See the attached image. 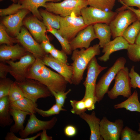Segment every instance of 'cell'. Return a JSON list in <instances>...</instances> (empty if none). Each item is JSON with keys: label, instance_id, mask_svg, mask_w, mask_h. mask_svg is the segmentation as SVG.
I'll use <instances>...</instances> for the list:
<instances>
[{"label": "cell", "instance_id": "cell-48", "mask_svg": "<svg viewBox=\"0 0 140 140\" xmlns=\"http://www.w3.org/2000/svg\"><path fill=\"white\" fill-rule=\"evenodd\" d=\"M127 9H129L133 11L135 14L137 20L140 21V10L138 9H135L133 7L126 6L123 8L121 7L118 8L117 9L116 11L119 12Z\"/></svg>", "mask_w": 140, "mask_h": 140}, {"label": "cell", "instance_id": "cell-53", "mask_svg": "<svg viewBox=\"0 0 140 140\" xmlns=\"http://www.w3.org/2000/svg\"><path fill=\"white\" fill-rule=\"evenodd\" d=\"M3 0H0V1H3Z\"/></svg>", "mask_w": 140, "mask_h": 140}, {"label": "cell", "instance_id": "cell-38", "mask_svg": "<svg viewBox=\"0 0 140 140\" xmlns=\"http://www.w3.org/2000/svg\"><path fill=\"white\" fill-rule=\"evenodd\" d=\"M14 82L6 78L0 79V99L8 95L11 87Z\"/></svg>", "mask_w": 140, "mask_h": 140}, {"label": "cell", "instance_id": "cell-8", "mask_svg": "<svg viewBox=\"0 0 140 140\" xmlns=\"http://www.w3.org/2000/svg\"><path fill=\"white\" fill-rule=\"evenodd\" d=\"M117 13L116 11L104 10L90 6L83 8L81 12V15L87 26L98 23L109 25Z\"/></svg>", "mask_w": 140, "mask_h": 140}, {"label": "cell", "instance_id": "cell-20", "mask_svg": "<svg viewBox=\"0 0 140 140\" xmlns=\"http://www.w3.org/2000/svg\"><path fill=\"white\" fill-rule=\"evenodd\" d=\"M129 44L122 36L117 37L110 41L103 48L102 52L104 54L99 57L98 59L103 62L108 60L110 54L114 52L119 50H127Z\"/></svg>", "mask_w": 140, "mask_h": 140}, {"label": "cell", "instance_id": "cell-4", "mask_svg": "<svg viewBox=\"0 0 140 140\" xmlns=\"http://www.w3.org/2000/svg\"><path fill=\"white\" fill-rule=\"evenodd\" d=\"M58 16L60 27L57 31L69 43L80 31L87 26L81 15L73 14L65 17Z\"/></svg>", "mask_w": 140, "mask_h": 140}, {"label": "cell", "instance_id": "cell-42", "mask_svg": "<svg viewBox=\"0 0 140 140\" xmlns=\"http://www.w3.org/2000/svg\"><path fill=\"white\" fill-rule=\"evenodd\" d=\"M40 134L41 132H39L34 136L24 138L17 137L15 133L10 131L7 133L4 139L5 140H34L40 136Z\"/></svg>", "mask_w": 140, "mask_h": 140}, {"label": "cell", "instance_id": "cell-18", "mask_svg": "<svg viewBox=\"0 0 140 140\" xmlns=\"http://www.w3.org/2000/svg\"><path fill=\"white\" fill-rule=\"evenodd\" d=\"M42 60L45 65L56 71L63 76L68 83L72 84L73 69L71 65H69L55 59L50 54L46 55Z\"/></svg>", "mask_w": 140, "mask_h": 140}, {"label": "cell", "instance_id": "cell-46", "mask_svg": "<svg viewBox=\"0 0 140 140\" xmlns=\"http://www.w3.org/2000/svg\"><path fill=\"white\" fill-rule=\"evenodd\" d=\"M83 98L84 100L85 106L87 110L91 111L95 109V104L96 102L94 98L91 97Z\"/></svg>", "mask_w": 140, "mask_h": 140}, {"label": "cell", "instance_id": "cell-17", "mask_svg": "<svg viewBox=\"0 0 140 140\" xmlns=\"http://www.w3.org/2000/svg\"><path fill=\"white\" fill-rule=\"evenodd\" d=\"M23 25L38 43L48 38L46 34L47 29L43 22L33 16L26 17L23 21Z\"/></svg>", "mask_w": 140, "mask_h": 140}, {"label": "cell", "instance_id": "cell-35", "mask_svg": "<svg viewBox=\"0 0 140 140\" xmlns=\"http://www.w3.org/2000/svg\"><path fill=\"white\" fill-rule=\"evenodd\" d=\"M127 50L128 56L130 60L134 62L140 61V45L129 44Z\"/></svg>", "mask_w": 140, "mask_h": 140}, {"label": "cell", "instance_id": "cell-49", "mask_svg": "<svg viewBox=\"0 0 140 140\" xmlns=\"http://www.w3.org/2000/svg\"><path fill=\"white\" fill-rule=\"evenodd\" d=\"M46 130L44 129L41 132L40 136V140H52L53 137L51 136H48L47 134Z\"/></svg>", "mask_w": 140, "mask_h": 140}, {"label": "cell", "instance_id": "cell-6", "mask_svg": "<svg viewBox=\"0 0 140 140\" xmlns=\"http://www.w3.org/2000/svg\"><path fill=\"white\" fill-rule=\"evenodd\" d=\"M15 82L22 91L24 97L35 102L39 98L53 95L46 86L36 80L26 78L22 81Z\"/></svg>", "mask_w": 140, "mask_h": 140}, {"label": "cell", "instance_id": "cell-50", "mask_svg": "<svg viewBox=\"0 0 140 140\" xmlns=\"http://www.w3.org/2000/svg\"><path fill=\"white\" fill-rule=\"evenodd\" d=\"M134 43L140 45V31L136 38Z\"/></svg>", "mask_w": 140, "mask_h": 140}, {"label": "cell", "instance_id": "cell-15", "mask_svg": "<svg viewBox=\"0 0 140 140\" xmlns=\"http://www.w3.org/2000/svg\"><path fill=\"white\" fill-rule=\"evenodd\" d=\"M30 11L23 9L16 13L6 16L2 20V24L12 37H16L20 32L23 25V21Z\"/></svg>", "mask_w": 140, "mask_h": 140}, {"label": "cell", "instance_id": "cell-26", "mask_svg": "<svg viewBox=\"0 0 140 140\" xmlns=\"http://www.w3.org/2000/svg\"><path fill=\"white\" fill-rule=\"evenodd\" d=\"M115 109L125 108L131 111H137L140 113V102L138 98V93L135 90L133 93L124 101L115 104Z\"/></svg>", "mask_w": 140, "mask_h": 140}, {"label": "cell", "instance_id": "cell-21", "mask_svg": "<svg viewBox=\"0 0 140 140\" xmlns=\"http://www.w3.org/2000/svg\"><path fill=\"white\" fill-rule=\"evenodd\" d=\"M85 121L89 127L90 134V140H103L100 133V119L97 117L95 113L93 111L90 114L84 112L79 115Z\"/></svg>", "mask_w": 140, "mask_h": 140}, {"label": "cell", "instance_id": "cell-32", "mask_svg": "<svg viewBox=\"0 0 140 140\" xmlns=\"http://www.w3.org/2000/svg\"><path fill=\"white\" fill-rule=\"evenodd\" d=\"M19 43L16 37L10 36L8 34L6 28L2 23L0 25V44L8 45H13Z\"/></svg>", "mask_w": 140, "mask_h": 140}, {"label": "cell", "instance_id": "cell-30", "mask_svg": "<svg viewBox=\"0 0 140 140\" xmlns=\"http://www.w3.org/2000/svg\"><path fill=\"white\" fill-rule=\"evenodd\" d=\"M47 29V31L54 35L59 41L62 50L67 55L72 54V51L69 43L59 33L57 30L51 27H48Z\"/></svg>", "mask_w": 140, "mask_h": 140}, {"label": "cell", "instance_id": "cell-3", "mask_svg": "<svg viewBox=\"0 0 140 140\" xmlns=\"http://www.w3.org/2000/svg\"><path fill=\"white\" fill-rule=\"evenodd\" d=\"M88 5L87 0H63L59 2H47L44 8L48 11L65 17L73 14L81 15L82 9Z\"/></svg>", "mask_w": 140, "mask_h": 140}, {"label": "cell", "instance_id": "cell-52", "mask_svg": "<svg viewBox=\"0 0 140 140\" xmlns=\"http://www.w3.org/2000/svg\"><path fill=\"white\" fill-rule=\"evenodd\" d=\"M138 125H139V129H138V131L139 132V134H140V123H138Z\"/></svg>", "mask_w": 140, "mask_h": 140}, {"label": "cell", "instance_id": "cell-23", "mask_svg": "<svg viewBox=\"0 0 140 140\" xmlns=\"http://www.w3.org/2000/svg\"><path fill=\"white\" fill-rule=\"evenodd\" d=\"M95 33L99 40V44L100 48H103L110 41L111 30L108 24L98 23L94 25Z\"/></svg>", "mask_w": 140, "mask_h": 140}, {"label": "cell", "instance_id": "cell-12", "mask_svg": "<svg viewBox=\"0 0 140 140\" xmlns=\"http://www.w3.org/2000/svg\"><path fill=\"white\" fill-rule=\"evenodd\" d=\"M19 43L28 52L36 58L42 60L47 54L42 48L40 44L37 42L25 27H22L16 37Z\"/></svg>", "mask_w": 140, "mask_h": 140}, {"label": "cell", "instance_id": "cell-31", "mask_svg": "<svg viewBox=\"0 0 140 140\" xmlns=\"http://www.w3.org/2000/svg\"><path fill=\"white\" fill-rule=\"evenodd\" d=\"M116 0H87L89 6L107 11H112Z\"/></svg>", "mask_w": 140, "mask_h": 140}, {"label": "cell", "instance_id": "cell-7", "mask_svg": "<svg viewBox=\"0 0 140 140\" xmlns=\"http://www.w3.org/2000/svg\"><path fill=\"white\" fill-rule=\"evenodd\" d=\"M129 69L124 67L120 69L115 76V83L112 88L107 93L109 97L114 99L119 96L128 98L132 94L130 79Z\"/></svg>", "mask_w": 140, "mask_h": 140}, {"label": "cell", "instance_id": "cell-24", "mask_svg": "<svg viewBox=\"0 0 140 140\" xmlns=\"http://www.w3.org/2000/svg\"><path fill=\"white\" fill-rule=\"evenodd\" d=\"M10 109L8 95L0 99V126L2 128L10 125L13 122Z\"/></svg>", "mask_w": 140, "mask_h": 140}, {"label": "cell", "instance_id": "cell-45", "mask_svg": "<svg viewBox=\"0 0 140 140\" xmlns=\"http://www.w3.org/2000/svg\"><path fill=\"white\" fill-rule=\"evenodd\" d=\"M4 62L1 61L0 63V79L6 78L8 73H9L11 70L10 66L5 64Z\"/></svg>", "mask_w": 140, "mask_h": 140}, {"label": "cell", "instance_id": "cell-27", "mask_svg": "<svg viewBox=\"0 0 140 140\" xmlns=\"http://www.w3.org/2000/svg\"><path fill=\"white\" fill-rule=\"evenodd\" d=\"M10 108L30 113L36 114L35 108L38 105L36 102L25 97L16 101L10 102Z\"/></svg>", "mask_w": 140, "mask_h": 140}, {"label": "cell", "instance_id": "cell-33", "mask_svg": "<svg viewBox=\"0 0 140 140\" xmlns=\"http://www.w3.org/2000/svg\"><path fill=\"white\" fill-rule=\"evenodd\" d=\"M36 113L44 117H48L59 114L61 111H66V110L56 104H53L48 110H44L38 108L37 107L35 108Z\"/></svg>", "mask_w": 140, "mask_h": 140}, {"label": "cell", "instance_id": "cell-51", "mask_svg": "<svg viewBox=\"0 0 140 140\" xmlns=\"http://www.w3.org/2000/svg\"><path fill=\"white\" fill-rule=\"evenodd\" d=\"M20 0H11V1L13 2L14 3H17Z\"/></svg>", "mask_w": 140, "mask_h": 140}, {"label": "cell", "instance_id": "cell-2", "mask_svg": "<svg viewBox=\"0 0 140 140\" xmlns=\"http://www.w3.org/2000/svg\"><path fill=\"white\" fill-rule=\"evenodd\" d=\"M100 48L99 44H97L86 49L82 48L73 51L71 57L73 62L71 64L73 69L72 84L76 85L80 83L90 61L94 57L100 54Z\"/></svg>", "mask_w": 140, "mask_h": 140}, {"label": "cell", "instance_id": "cell-43", "mask_svg": "<svg viewBox=\"0 0 140 140\" xmlns=\"http://www.w3.org/2000/svg\"><path fill=\"white\" fill-rule=\"evenodd\" d=\"M64 132L65 135L68 137H73L75 136L77 132L76 127L72 124L67 125L64 129Z\"/></svg>", "mask_w": 140, "mask_h": 140}, {"label": "cell", "instance_id": "cell-19", "mask_svg": "<svg viewBox=\"0 0 140 140\" xmlns=\"http://www.w3.org/2000/svg\"><path fill=\"white\" fill-rule=\"evenodd\" d=\"M28 52L18 43L11 46L4 44L0 47V60L3 62L9 60L14 61L20 59Z\"/></svg>", "mask_w": 140, "mask_h": 140}, {"label": "cell", "instance_id": "cell-16", "mask_svg": "<svg viewBox=\"0 0 140 140\" xmlns=\"http://www.w3.org/2000/svg\"><path fill=\"white\" fill-rule=\"evenodd\" d=\"M97 38L93 25L87 26L80 31L69 42L72 51L78 48H87L91 42Z\"/></svg>", "mask_w": 140, "mask_h": 140}, {"label": "cell", "instance_id": "cell-34", "mask_svg": "<svg viewBox=\"0 0 140 140\" xmlns=\"http://www.w3.org/2000/svg\"><path fill=\"white\" fill-rule=\"evenodd\" d=\"M8 96L10 102L16 101L25 97L22 91L15 81L11 87Z\"/></svg>", "mask_w": 140, "mask_h": 140}, {"label": "cell", "instance_id": "cell-47", "mask_svg": "<svg viewBox=\"0 0 140 140\" xmlns=\"http://www.w3.org/2000/svg\"><path fill=\"white\" fill-rule=\"evenodd\" d=\"M41 46L44 51L47 54L55 47L50 43L49 38L43 40L40 43Z\"/></svg>", "mask_w": 140, "mask_h": 140}, {"label": "cell", "instance_id": "cell-29", "mask_svg": "<svg viewBox=\"0 0 140 140\" xmlns=\"http://www.w3.org/2000/svg\"><path fill=\"white\" fill-rule=\"evenodd\" d=\"M140 31V21L137 20L125 30L122 36L129 44H133Z\"/></svg>", "mask_w": 140, "mask_h": 140}, {"label": "cell", "instance_id": "cell-14", "mask_svg": "<svg viewBox=\"0 0 140 140\" xmlns=\"http://www.w3.org/2000/svg\"><path fill=\"white\" fill-rule=\"evenodd\" d=\"M123 125L121 119L117 120L113 122L104 117L100 122L101 135L104 140H119Z\"/></svg>", "mask_w": 140, "mask_h": 140}, {"label": "cell", "instance_id": "cell-41", "mask_svg": "<svg viewBox=\"0 0 140 140\" xmlns=\"http://www.w3.org/2000/svg\"><path fill=\"white\" fill-rule=\"evenodd\" d=\"M50 54L55 59L67 64L68 62L67 54L64 52L59 50L55 48L50 52Z\"/></svg>", "mask_w": 140, "mask_h": 140}, {"label": "cell", "instance_id": "cell-28", "mask_svg": "<svg viewBox=\"0 0 140 140\" xmlns=\"http://www.w3.org/2000/svg\"><path fill=\"white\" fill-rule=\"evenodd\" d=\"M39 11L42 17L43 22L47 28L51 27L57 30L59 29L60 23L58 15L42 9H40Z\"/></svg>", "mask_w": 140, "mask_h": 140}, {"label": "cell", "instance_id": "cell-10", "mask_svg": "<svg viewBox=\"0 0 140 140\" xmlns=\"http://www.w3.org/2000/svg\"><path fill=\"white\" fill-rule=\"evenodd\" d=\"M36 59L34 56L28 52L17 62L9 60L5 62L10 66L9 73L14 78L15 81L20 82L26 79L29 70Z\"/></svg>", "mask_w": 140, "mask_h": 140}, {"label": "cell", "instance_id": "cell-44", "mask_svg": "<svg viewBox=\"0 0 140 140\" xmlns=\"http://www.w3.org/2000/svg\"><path fill=\"white\" fill-rule=\"evenodd\" d=\"M123 5L122 8L126 6L137 7L140 10V0H118Z\"/></svg>", "mask_w": 140, "mask_h": 140}, {"label": "cell", "instance_id": "cell-5", "mask_svg": "<svg viewBox=\"0 0 140 140\" xmlns=\"http://www.w3.org/2000/svg\"><path fill=\"white\" fill-rule=\"evenodd\" d=\"M126 62L124 57L119 58L101 77L96 85L95 97L96 102H99L102 100L105 94L108 92L111 82L115 79L119 71L125 67Z\"/></svg>", "mask_w": 140, "mask_h": 140}, {"label": "cell", "instance_id": "cell-37", "mask_svg": "<svg viewBox=\"0 0 140 140\" xmlns=\"http://www.w3.org/2000/svg\"><path fill=\"white\" fill-rule=\"evenodd\" d=\"M70 102L72 107L71 111L73 114L79 115L87 110L83 98L80 100H71Z\"/></svg>", "mask_w": 140, "mask_h": 140}, {"label": "cell", "instance_id": "cell-1", "mask_svg": "<svg viewBox=\"0 0 140 140\" xmlns=\"http://www.w3.org/2000/svg\"><path fill=\"white\" fill-rule=\"evenodd\" d=\"M26 78L39 82L46 86L51 92L65 91L68 83L61 75L47 67L42 60L39 58L36 59Z\"/></svg>", "mask_w": 140, "mask_h": 140}, {"label": "cell", "instance_id": "cell-13", "mask_svg": "<svg viewBox=\"0 0 140 140\" xmlns=\"http://www.w3.org/2000/svg\"><path fill=\"white\" fill-rule=\"evenodd\" d=\"M57 121L56 117H54L48 121H42L38 119L35 114H31L25 127L19 132V134L21 137L24 138L44 129H51L55 126Z\"/></svg>", "mask_w": 140, "mask_h": 140}, {"label": "cell", "instance_id": "cell-11", "mask_svg": "<svg viewBox=\"0 0 140 140\" xmlns=\"http://www.w3.org/2000/svg\"><path fill=\"white\" fill-rule=\"evenodd\" d=\"M107 68V67H103L100 65L95 56L92 59L87 67V76L83 83L85 88L83 98L92 97L94 98L96 101L95 90L96 80L100 74Z\"/></svg>", "mask_w": 140, "mask_h": 140}, {"label": "cell", "instance_id": "cell-25", "mask_svg": "<svg viewBox=\"0 0 140 140\" xmlns=\"http://www.w3.org/2000/svg\"><path fill=\"white\" fill-rule=\"evenodd\" d=\"M10 112L15 122L14 124L10 127V131L15 133L19 132L24 128V124L26 116L31 114L28 112L10 108Z\"/></svg>", "mask_w": 140, "mask_h": 140}, {"label": "cell", "instance_id": "cell-9", "mask_svg": "<svg viewBox=\"0 0 140 140\" xmlns=\"http://www.w3.org/2000/svg\"><path fill=\"white\" fill-rule=\"evenodd\" d=\"M137 20L135 13L130 9H125L117 12L109 25L113 38L114 39L122 36L125 30Z\"/></svg>", "mask_w": 140, "mask_h": 140}, {"label": "cell", "instance_id": "cell-40", "mask_svg": "<svg viewBox=\"0 0 140 140\" xmlns=\"http://www.w3.org/2000/svg\"><path fill=\"white\" fill-rule=\"evenodd\" d=\"M134 68V66H132L129 74L131 87L134 89L138 88L140 89V76L135 71Z\"/></svg>", "mask_w": 140, "mask_h": 140}, {"label": "cell", "instance_id": "cell-39", "mask_svg": "<svg viewBox=\"0 0 140 140\" xmlns=\"http://www.w3.org/2000/svg\"><path fill=\"white\" fill-rule=\"evenodd\" d=\"M71 91V89H69L66 92H51L53 95L55 97V103L61 107H64L65 100L67 98V95Z\"/></svg>", "mask_w": 140, "mask_h": 140}, {"label": "cell", "instance_id": "cell-36", "mask_svg": "<svg viewBox=\"0 0 140 140\" xmlns=\"http://www.w3.org/2000/svg\"><path fill=\"white\" fill-rule=\"evenodd\" d=\"M120 138L121 140H140V134L126 126L122 131Z\"/></svg>", "mask_w": 140, "mask_h": 140}, {"label": "cell", "instance_id": "cell-22", "mask_svg": "<svg viewBox=\"0 0 140 140\" xmlns=\"http://www.w3.org/2000/svg\"><path fill=\"white\" fill-rule=\"evenodd\" d=\"M61 0H21L19 3L20 5V10L27 9L31 12L33 15L40 20L42 17L38 9L39 8H44L46 3L48 2H57Z\"/></svg>", "mask_w": 140, "mask_h": 140}]
</instances>
